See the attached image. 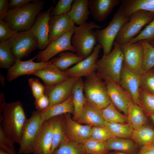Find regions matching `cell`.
<instances>
[{
    "mask_svg": "<svg viewBox=\"0 0 154 154\" xmlns=\"http://www.w3.org/2000/svg\"><path fill=\"white\" fill-rule=\"evenodd\" d=\"M84 82L82 78H78L73 87L72 94L74 112L73 120L77 121L84 107L85 98L83 94Z\"/></svg>",
    "mask_w": 154,
    "mask_h": 154,
    "instance_id": "83f0119b",
    "label": "cell"
},
{
    "mask_svg": "<svg viewBox=\"0 0 154 154\" xmlns=\"http://www.w3.org/2000/svg\"><path fill=\"white\" fill-rule=\"evenodd\" d=\"M6 102L3 94L2 92L0 93V116L2 113L3 107Z\"/></svg>",
    "mask_w": 154,
    "mask_h": 154,
    "instance_id": "816d5d0a",
    "label": "cell"
},
{
    "mask_svg": "<svg viewBox=\"0 0 154 154\" xmlns=\"http://www.w3.org/2000/svg\"><path fill=\"white\" fill-rule=\"evenodd\" d=\"M120 45L123 56V64L130 70L141 76L144 54L142 44L137 42H127Z\"/></svg>",
    "mask_w": 154,
    "mask_h": 154,
    "instance_id": "7c38bea8",
    "label": "cell"
},
{
    "mask_svg": "<svg viewBox=\"0 0 154 154\" xmlns=\"http://www.w3.org/2000/svg\"><path fill=\"white\" fill-rule=\"evenodd\" d=\"M5 77L1 73L0 74V82L1 86L3 87L5 86Z\"/></svg>",
    "mask_w": 154,
    "mask_h": 154,
    "instance_id": "f5cc1de1",
    "label": "cell"
},
{
    "mask_svg": "<svg viewBox=\"0 0 154 154\" xmlns=\"http://www.w3.org/2000/svg\"><path fill=\"white\" fill-rule=\"evenodd\" d=\"M75 24L67 13L50 17L48 44L64 34L74 30Z\"/></svg>",
    "mask_w": 154,
    "mask_h": 154,
    "instance_id": "e0dca14e",
    "label": "cell"
},
{
    "mask_svg": "<svg viewBox=\"0 0 154 154\" xmlns=\"http://www.w3.org/2000/svg\"><path fill=\"white\" fill-rule=\"evenodd\" d=\"M102 112L105 121L113 123H127V116L121 114L111 101L102 110Z\"/></svg>",
    "mask_w": 154,
    "mask_h": 154,
    "instance_id": "1f68e13d",
    "label": "cell"
},
{
    "mask_svg": "<svg viewBox=\"0 0 154 154\" xmlns=\"http://www.w3.org/2000/svg\"><path fill=\"white\" fill-rule=\"evenodd\" d=\"M150 44L154 48V40L150 43Z\"/></svg>",
    "mask_w": 154,
    "mask_h": 154,
    "instance_id": "6f0895ef",
    "label": "cell"
},
{
    "mask_svg": "<svg viewBox=\"0 0 154 154\" xmlns=\"http://www.w3.org/2000/svg\"><path fill=\"white\" fill-rule=\"evenodd\" d=\"M149 117L150 118L153 122L154 124V114L151 115L150 116H149Z\"/></svg>",
    "mask_w": 154,
    "mask_h": 154,
    "instance_id": "11a10c76",
    "label": "cell"
},
{
    "mask_svg": "<svg viewBox=\"0 0 154 154\" xmlns=\"http://www.w3.org/2000/svg\"><path fill=\"white\" fill-rule=\"evenodd\" d=\"M51 125L43 121L33 144V154H51L52 146Z\"/></svg>",
    "mask_w": 154,
    "mask_h": 154,
    "instance_id": "ffe728a7",
    "label": "cell"
},
{
    "mask_svg": "<svg viewBox=\"0 0 154 154\" xmlns=\"http://www.w3.org/2000/svg\"><path fill=\"white\" fill-rule=\"evenodd\" d=\"M138 42L142 44L144 49L142 64L143 74L154 66V48L146 40H141Z\"/></svg>",
    "mask_w": 154,
    "mask_h": 154,
    "instance_id": "8d00e7d4",
    "label": "cell"
},
{
    "mask_svg": "<svg viewBox=\"0 0 154 154\" xmlns=\"http://www.w3.org/2000/svg\"><path fill=\"white\" fill-rule=\"evenodd\" d=\"M14 142L5 134L0 127V149L9 154H16Z\"/></svg>",
    "mask_w": 154,
    "mask_h": 154,
    "instance_id": "7bdbcfd3",
    "label": "cell"
},
{
    "mask_svg": "<svg viewBox=\"0 0 154 154\" xmlns=\"http://www.w3.org/2000/svg\"><path fill=\"white\" fill-rule=\"evenodd\" d=\"M140 88L154 94V66L141 75Z\"/></svg>",
    "mask_w": 154,
    "mask_h": 154,
    "instance_id": "60d3db41",
    "label": "cell"
},
{
    "mask_svg": "<svg viewBox=\"0 0 154 154\" xmlns=\"http://www.w3.org/2000/svg\"><path fill=\"white\" fill-rule=\"evenodd\" d=\"M108 150H113L127 154H136L137 146L132 139L129 138L111 137L105 141Z\"/></svg>",
    "mask_w": 154,
    "mask_h": 154,
    "instance_id": "4316f807",
    "label": "cell"
},
{
    "mask_svg": "<svg viewBox=\"0 0 154 154\" xmlns=\"http://www.w3.org/2000/svg\"><path fill=\"white\" fill-rule=\"evenodd\" d=\"M154 18V13L143 10L133 13L129 20L122 27L113 44L121 45L128 42Z\"/></svg>",
    "mask_w": 154,
    "mask_h": 154,
    "instance_id": "52a82bcc",
    "label": "cell"
},
{
    "mask_svg": "<svg viewBox=\"0 0 154 154\" xmlns=\"http://www.w3.org/2000/svg\"><path fill=\"white\" fill-rule=\"evenodd\" d=\"M138 105L147 117L154 114V94L140 88Z\"/></svg>",
    "mask_w": 154,
    "mask_h": 154,
    "instance_id": "d590c367",
    "label": "cell"
},
{
    "mask_svg": "<svg viewBox=\"0 0 154 154\" xmlns=\"http://www.w3.org/2000/svg\"><path fill=\"white\" fill-rule=\"evenodd\" d=\"M52 154H86L83 143L74 142L68 138L62 142Z\"/></svg>",
    "mask_w": 154,
    "mask_h": 154,
    "instance_id": "836d02e7",
    "label": "cell"
},
{
    "mask_svg": "<svg viewBox=\"0 0 154 154\" xmlns=\"http://www.w3.org/2000/svg\"><path fill=\"white\" fill-rule=\"evenodd\" d=\"M102 48L100 44H97L89 56L64 71L68 77L77 78L86 77L95 72L97 70L96 62Z\"/></svg>",
    "mask_w": 154,
    "mask_h": 154,
    "instance_id": "9a60e30c",
    "label": "cell"
},
{
    "mask_svg": "<svg viewBox=\"0 0 154 154\" xmlns=\"http://www.w3.org/2000/svg\"><path fill=\"white\" fill-rule=\"evenodd\" d=\"M141 76L130 70L123 63L120 74L119 84L131 95L134 104L137 105Z\"/></svg>",
    "mask_w": 154,
    "mask_h": 154,
    "instance_id": "ac0fdd59",
    "label": "cell"
},
{
    "mask_svg": "<svg viewBox=\"0 0 154 154\" xmlns=\"http://www.w3.org/2000/svg\"><path fill=\"white\" fill-rule=\"evenodd\" d=\"M83 60L74 53L63 52L60 53L58 57L54 58L53 64L61 71H64L72 65L77 64Z\"/></svg>",
    "mask_w": 154,
    "mask_h": 154,
    "instance_id": "d6a6232c",
    "label": "cell"
},
{
    "mask_svg": "<svg viewBox=\"0 0 154 154\" xmlns=\"http://www.w3.org/2000/svg\"><path fill=\"white\" fill-rule=\"evenodd\" d=\"M154 40V18L147 25L144 29L136 37L131 39L128 42L133 43L141 40H146L149 43Z\"/></svg>",
    "mask_w": 154,
    "mask_h": 154,
    "instance_id": "ab89813d",
    "label": "cell"
},
{
    "mask_svg": "<svg viewBox=\"0 0 154 154\" xmlns=\"http://www.w3.org/2000/svg\"><path fill=\"white\" fill-rule=\"evenodd\" d=\"M40 112L44 121L53 116L65 113H71L74 115V110L72 95L64 101Z\"/></svg>",
    "mask_w": 154,
    "mask_h": 154,
    "instance_id": "f1b7e54d",
    "label": "cell"
},
{
    "mask_svg": "<svg viewBox=\"0 0 154 154\" xmlns=\"http://www.w3.org/2000/svg\"><path fill=\"white\" fill-rule=\"evenodd\" d=\"M37 56L26 61L16 59L14 65L8 69L7 79L8 82H11L18 77L25 75H31L32 73L42 69L53 63L54 58L47 62H35Z\"/></svg>",
    "mask_w": 154,
    "mask_h": 154,
    "instance_id": "4fadbf2b",
    "label": "cell"
},
{
    "mask_svg": "<svg viewBox=\"0 0 154 154\" xmlns=\"http://www.w3.org/2000/svg\"><path fill=\"white\" fill-rule=\"evenodd\" d=\"M49 98L48 96L45 94L35 100V107L37 110L40 112L47 109L49 107Z\"/></svg>",
    "mask_w": 154,
    "mask_h": 154,
    "instance_id": "7dc6e473",
    "label": "cell"
},
{
    "mask_svg": "<svg viewBox=\"0 0 154 154\" xmlns=\"http://www.w3.org/2000/svg\"><path fill=\"white\" fill-rule=\"evenodd\" d=\"M28 83L33 95L35 99L44 94L45 86L38 80L35 78H30L28 80Z\"/></svg>",
    "mask_w": 154,
    "mask_h": 154,
    "instance_id": "f6af8a7d",
    "label": "cell"
},
{
    "mask_svg": "<svg viewBox=\"0 0 154 154\" xmlns=\"http://www.w3.org/2000/svg\"><path fill=\"white\" fill-rule=\"evenodd\" d=\"M53 6L38 15L36 21L30 30L38 41L37 47L41 50L48 45L49 38V20Z\"/></svg>",
    "mask_w": 154,
    "mask_h": 154,
    "instance_id": "2e32d148",
    "label": "cell"
},
{
    "mask_svg": "<svg viewBox=\"0 0 154 154\" xmlns=\"http://www.w3.org/2000/svg\"><path fill=\"white\" fill-rule=\"evenodd\" d=\"M127 116V123L133 129L148 124L147 117L137 104H134L129 107Z\"/></svg>",
    "mask_w": 154,
    "mask_h": 154,
    "instance_id": "4dcf8cb0",
    "label": "cell"
},
{
    "mask_svg": "<svg viewBox=\"0 0 154 154\" xmlns=\"http://www.w3.org/2000/svg\"><path fill=\"white\" fill-rule=\"evenodd\" d=\"M46 121L50 123L52 128V154L60 144L67 139L66 134L64 114L53 116Z\"/></svg>",
    "mask_w": 154,
    "mask_h": 154,
    "instance_id": "cb8c5ba5",
    "label": "cell"
},
{
    "mask_svg": "<svg viewBox=\"0 0 154 154\" xmlns=\"http://www.w3.org/2000/svg\"><path fill=\"white\" fill-rule=\"evenodd\" d=\"M27 119L21 102H6L0 116V127L7 137L19 144Z\"/></svg>",
    "mask_w": 154,
    "mask_h": 154,
    "instance_id": "6da1fadb",
    "label": "cell"
},
{
    "mask_svg": "<svg viewBox=\"0 0 154 154\" xmlns=\"http://www.w3.org/2000/svg\"><path fill=\"white\" fill-rule=\"evenodd\" d=\"M136 154H154V146L151 144L143 146Z\"/></svg>",
    "mask_w": 154,
    "mask_h": 154,
    "instance_id": "f907efd6",
    "label": "cell"
},
{
    "mask_svg": "<svg viewBox=\"0 0 154 154\" xmlns=\"http://www.w3.org/2000/svg\"><path fill=\"white\" fill-rule=\"evenodd\" d=\"M0 154H9L7 153L4 152L2 150L0 149Z\"/></svg>",
    "mask_w": 154,
    "mask_h": 154,
    "instance_id": "9f6ffc18",
    "label": "cell"
},
{
    "mask_svg": "<svg viewBox=\"0 0 154 154\" xmlns=\"http://www.w3.org/2000/svg\"><path fill=\"white\" fill-rule=\"evenodd\" d=\"M76 122L92 127H104L105 125L102 110L92 105L86 98L83 108Z\"/></svg>",
    "mask_w": 154,
    "mask_h": 154,
    "instance_id": "603a6c76",
    "label": "cell"
},
{
    "mask_svg": "<svg viewBox=\"0 0 154 154\" xmlns=\"http://www.w3.org/2000/svg\"><path fill=\"white\" fill-rule=\"evenodd\" d=\"M126 16L120 6L108 25L102 29L96 30L95 35L97 41L102 46L105 56L111 51L113 43L123 25L130 20Z\"/></svg>",
    "mask_w": 154,
    "mask_h": 154,
    "instance_id": "8992f818",
    "label": "cell"
},
{
    "mask_svg": "<svg viewBox=\"0 0 154 154\" xmlns=\"http://www.w3.org/2000/svg\"></svg>",
    "mask_w": 154,
    "mask_h": 154,
    "instance_id": "91938a15",
    "label": "cell"
},
{
    "mask_svg": "<svg viewBox=\"0 0 154 154\" xmlns=\"http://www.w3.org/2000/svg\"><path fill=\"white\" fill-rule=\"evenodd\" d=\"M101 28L92 21L75 27L71 42L78 56L84 59L92 54L97 42L95 31L93 29Z\"/></svg>",
    "mask_w": 154,
    "mask_h": 154,
    "instance_id": "3957f363",
    "label": "cell"
},
{
    "mask_svg": "<svg viewBox=\"0 0 154 154\" xmlns=\"http://www.w3.org/2000/svg\"><path fill=\"white\" fill-rule=\"evenodd\" d=\"M131 139L142 146L151 144L154 141V128L148 124L133 129Z\"/></svg>",
    "mask_w": 154,
    "mask_h": 154,
    "instance_id": "f546056e",
    "label": "cell"
},
{
    "mask_svg": "<svg viewBox=\"0 0 154 154\" xmlns=\"http://www.w3.org/2000/svg\"><path fill=\"white\" fill-rule=\"evenodd\" d=\"M68 113L64 114L67 138L74 142L83 143L90 138L92 127L83 125L72 119Z\"/></svg>",
    "mask_w": 154,
    "mask_h": 154,
    "instance_id": "d6986e66",
    "label": "cell"
},
{
    "mask_svg": "<svg viewBox=\"0 0 154 154\" xmlns=\"http://www.w3.org/2000/svg\"><path fill=\"white\" fill-rule=\"evenodd\" d=\"M110 154H127L124 153L116 151V152H114Z\"/></svg>",
    "mask_w": 154,
    "mask_h": 154,
    "instance_id": "db71d44e",
    "label": "cell"
},
{
    "mask_svg": "<svg viewBox=\"0 0 154 154\" xmlns=\"http://www.w3.org/2000/svg\"><path fill=\"white\" fill-rule=\"evenodd\" d=\"M120 6L128 17L140 10L154 13V0H122Z\"/></svg>",
    "mask_w": 154,
    "mask_h": 154,
    "instance_id": "484cf974",
    "label": "cell"
},
{
    "mask_svg": "<svg viewBox=\"0 0 154 154\" xmlns=\"http://www.w3.org/2000/svg\"><path fill=\"white\" fill-rule=\"evenodd\" d=\"M15 32L12 31L3 20L0 19V42H5L9 39Z\"/></svg>",
    "mask_w": 154,
    "mask_h": 154,
    "instance_id": "bcb514c9",
    "label": "cell"
},
{
    "mask_svg": "<svg viewBox=\"0 0 154 154\" xmlns=\"http://www.w3.org/2000/svg\"><path fill=\"white\" fill-rule=\"evenodd\" d=\"M104 80L111 101L119 111L127 116L129 108L134 104L131 95L119 83L110 79Z\"/></svg>",
    "mask_w": 154,
    "mask_h": 154,
    "instance_id": "30bf717a",
    "label": "cell"
},
{
    "mask_svg": "<svg viewBox=\"0 0 154 154\" xmlns=\"http://www.w3.org/2000/svg\"><path fill=\"white\" fill-rule=\"evenodd\" d=\"M44 4L43 1L35 0L22 7L9 10L3 20L15 33L30 30Z\"/></svg>",
    "mask_w": 154,
    "mask_h": 154,
    "instance_id": "7a4b0ae2",
    "label": "cell"
},
{
    "mask_svg": "<svg viewBox=\"0 0 154 154\" xmlns=\"http://www.w3.org/2000/svg\"><path fill=\"white\" fill-rule=\"evenodd\" d=\"M74 32L73 30L52 41L45 49L40 50L37 56L38 62H47L57 54L65 51L76 52L72 46L71 40Z\"/></svg>",
    "mask_w": 154,
    "mask_h": 154,
    "instance_id": "8fae6325",
    "label": "cell"
},
{
    "mask_svg": "<svg viewBox=\"0 0 154 154\" xmlns=\"http://www.w3.org/2000/svg\"><path fill=\"white\" fill-rule=\"evenodd\" d=\"M151 145L154 146V141L152 142Z\"/></svg>",
    "mask_w": 154,
    "mask_h": 154,
    "instance_id": "680465c9",
    "label": "cell"
},
{
    "mask_svg": "<svg viewBox=\"0 0 154 154\" xmlns=\"http://www.w3.org/2000/svg\"><path fill=\"white\" fill-rule=\"evenodd\" d=\"M84 91L86 99L100 110L106 107L111 102L104 81L96 72L86 77Z\"/></svg>",
    "mask_w": 154,
    "mask_h": 154,
    "instance_id": "5b68a950",
    "label": "cell"
},
{
    "mask_svg": "<svg viewBox=\"0 0 154 154\" xmlns=\"http://www.w3.org/2000/svg\"><path fill=\"white\" fill-rule=\"evenodd\" d=\"M7 42L14 57L20 60L29 55L38 44L37 39L30 30L15 33Z\"/></svg>",
    "mask_w": 154,
    "mask_h": 154,
    "instance_id": "ba28073f",
    "label": "cell"
},
{
    "mask_svg": "<svg viewBox=\"0 0 154 154\" xmlns=\"http://www.w3.org/2000/svg\"><path fill=\"white\" fill-rule=\"evenodd\" d=\"M120 0H89L88 7L96 21L102 22L108 17L115 7L121 4Z\"/></svg>",
    "mask_w": 154,
    "mask_h": 154,
    "instance_id": "44dd1931",
    "label": "cell"
},
{
    "mask_svg": "<svg viewBox=\"0 0 154 154\" xmlns=\"http://www.w3.org/2000/svg\"><path fill=\"white\" fill-rule=\"evenodd\" d=\"M104 127L115 137L131 138L133 129L127 123H113L105 121Z\"/></svg>",
    "mask_w": 154,
    "mask_h": 154,
    "instance_id": "e575fe53",
    "label": "cell"
},
{
    "mask_svg": "<svg viewBox=\"0 0 154 154\" xmlns=\"http://www.w3.org/2000/svg\"><path fill=\"white\" fill-rule=\"evenodd\" d=\"M34 1L32 0H10L9 3V10L22 7Z\"/></svg>",
    "mask_w": 154,
    "mask_h": 154,
    "instance_id": "c3c4849f",
    "label": "cell"
},
{
    "mask_svg": "<svg viewBox=\"0 0 154 154\" xmlns=\"http://www.w3.org/2000/svg\"><path fill=\"white\" fill-rule=\"evenodd\" d=\"M31 74L40 78L43 81L45 86L57 85L69 78L65 71H61L53 63L32 73Z\"/></svg>",
    "mask_w": 154,
    "mask_h": 154,
    "instance_id": "7402d4cb",
    "label": "cell"
},
{
    "mask_svg": "<svg viewBox=\"0 0 154 154\" xmlns=\"http://www.w3.org/2000/svg\"><path fill=\"white\" fill-rule=\"evenodd\" d=\"M77 79L69 77L57 85L45 86L44 94L48 96L50 101L49 106L47 109L67 99L72 95L73 87Z\"/></svg>",
    "mask_w": 154,
    "mask_h": 154,
    "instance_id": "5bb4252c",
    "label": "cell"
},
{
    "mask_svg": "<svg viewBox=\"0 0 154 154\" xmlns=\"http://www.w3.org/2000/svg\"><path fill=\"white\" fill-rule=\"evenodd\" d=\"M113 45L112 51L97 60L96 73L102 80L110 79L119 84L123 56L121 45L114 43Z\"/></svg>",
    "mask_w": 154,
    "mask_h": 154,
    "instance_id": "277c9868",
    "label": "cell"
},
{
    "mask_svg": "<svg viewBox=\"0 0 154 154\" xmlns=\"http://www.w3.org/2000/svg\"><path fill=\"white\" fill-rule=\"evenodd\" d=\"M43 121L40 111L33 112L23 128L18 154L33 153V144Z\"/></svg>",
    "mask_w": 154,
    "mask_h": 154,
    "instance_id": "9c48e42d",
    "label": "cell"
},
{
    "mask_svg": "<svg viewBox=\"0 0 154 154\" xmlns=\"http://www.w3.org/2000/svg\"><path fill=\"white\" fill-rule=\"evenodd\" d=\"M15 60L7 41L0 42V68L8 69L14 65Z\"/></svg>",
    "mask_w": 154,
    "mask_h": 154,
    "instance_id": "74e56055",
    "label": "cell"
},
{
    "mask_svg": "<svg viewBox=\"0 0 154 154\" xmlns=\"http://www.w3.org/2000/svg\"><path fill=\"white\" fill-rule=\"evenodd\" d=\"M9 0H0V19L4 20L6 16L9 9Z\"/></svg>",
    "mask_w": 154,
    "mask_h": 154,
    "instance_id": "681fc988",
    "label": "cell"
},
{
    "mask_svg": "<svg viewBox=\"0 0 154 154\" xmlns=\"http://www.w3.org/2000/svg\"><path fill=\"white\" fill-rule=\"evenodd\" d=\"M73 0H59L51 11V17L58 15L68 12L71 9Z\"/></svg>",
    "mask_w": 154,
    "mask_h": 154,
    "instance_id": "ee69618b",
    "label": "cell"
},
{
    "mask_svg": "<svg viewBox=\"0 0 154 154\" xmlns=\"http://www.w3.org/2000/svg\"><path fill=\"white\" fill-rule=\"evenodd\" d=\"M83 143L86 154H106L108 151L105 141L90 138L86 140Z\"/></svg>",
    "mask_w": 154,
    "mask_h": 154,
    "instance_id": "f35d334b",
    "label": "cell"
},
{
    "mask_svg": "<svg viewBox=\"0 0 154 154\" xmlns=\"http://www.w3.org/2000/svg\"><path fill=\"white\" fill-rule=\"evenodd\" d=\"M89 0H74L70 10L67 13L70 17L77 25H83L91 14L88 10Z\"/></svg>",
    "mask_w": 154,
    "mask_h": 154,
    "instance_id": "d4e9b609",
    "label": "cell"
},
{
    "mask_svg": "<svg viewBox=\"0 0 154 154\" xmlns=\"http://www.w3.org/2000/svg\"><path fill=\"white\" fill-rule=\"evenodd\" d=\"M113 137H115L104 127L95 126L92 127L90 138L97 141H105Z\"/></svg>",
    "mask_w": 154,
    "mask_h": 154,
    "instance_id": "b9f144b4",
    "label": "cell"
}]
</instances>
